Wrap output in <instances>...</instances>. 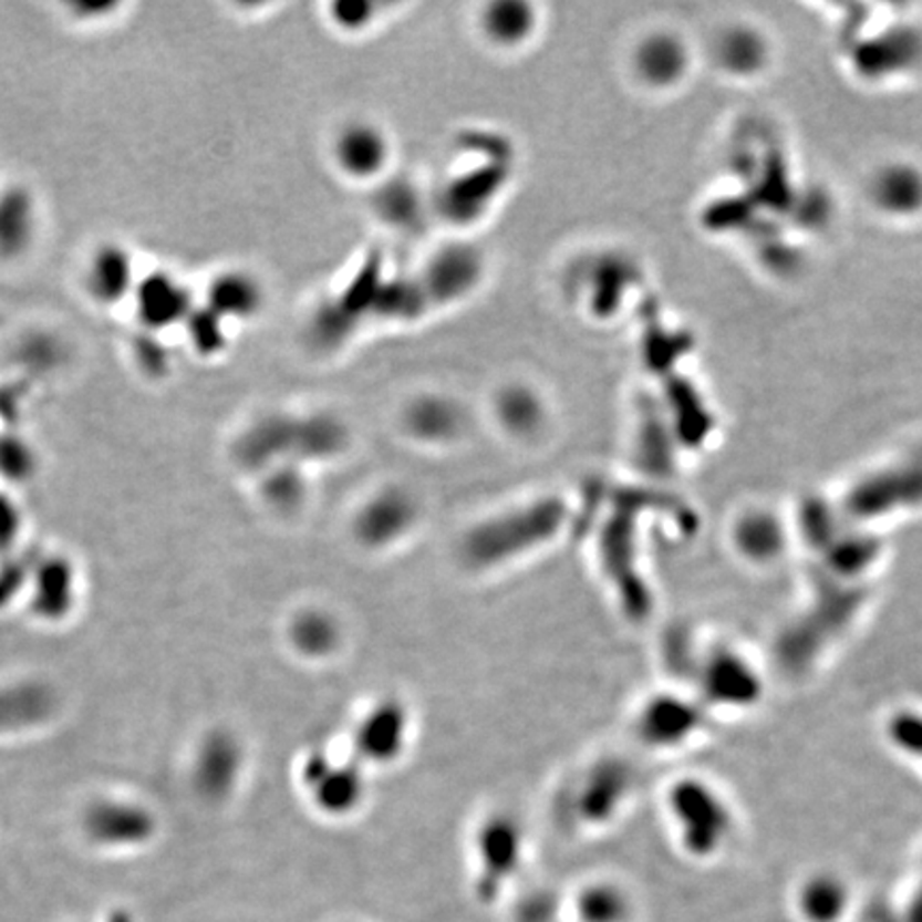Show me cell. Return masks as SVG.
Wrapping results in <instances>:
<instances>
[{
    "label": "cell",
    "mask_w": 922,
    "mask_h": 922,
    "mask_svg": "<svg viewBox=\"0 0 922 922\" xmlns=\"http://www.w3.org/2000/svg\"><path fill=\"white\" fill-rule=\"evenodd\" d=\"M376 204H397L393 208H381L379 211H381V216L387 220L389 225L406 227V229L415 225L418 208H421L417 193L411 186H404V184H395L393 188H385L379 195Z\"/></svg>",
    "instance_id": "18"
},
{
    "label": "cell",
    "mask_w": 922,
    "mask_h": 922,
    "mask_svg": "<svg viewBox=\"0 0 922 922\" xmlns=\"http://www.w3.org/2000/svg\"><path fill=\"white\" fill-rule=\"evenodd\" d=\"M496 415L512 436L528 438L542 429L547 418L545 402L535 389L526 385H508L498 393Z\"/></svg>",
    "instance_id": "11"
},
{
    "label": "cell",
    "mask_w": 922,
    "mask_h": 922,
    "mask_svg": "<svg viewBox=\"0 0 922 922\" xmlns=\"http://www.w3.org/2000/svg\"><path fill=\"white\" fill-rule=\"evenodd\" d=\"M887 739L910 760H922V712L903 707L887 719Z\"/></svg>",
    "instance_id": "17"
},
{
    "label": "cell",
    "mask_w": 922,
    "mask_h": 922,
    "mask_svg": "<svg viewBox=\"0 0 922 922\" xmlns=\"http://www.w3.org/2000/svg\"><path fill=\"white\" fill-rule=\"evenodd\" d=\"M298 630L299 645H303L308 650H314V652H321V654H328L329 650H333L338 639H340L338 628L333 624V620H329L328 615L325 618L310 615L308 620L301 622Z\"/></svg>",
    "instance_id": "19"
},
{
    "label": "cell",
    "mask_w": 922,
    "mask_h": 922,
    "mask_svg": "<svg viewBox=\"0 0 922 922\" xmlns=\"http://www.w3.org/2000/svg\"><path fill=\"white\" fill-rule=\"evenodd\" d=\"M669 807L685 848L696 857L714 854L733 833V811L707 781H680L669 795Z\"/></svg>",
    "instance_id": "1"
},
{
    "label": "cell",
    "mask_w": 922,
    "mask_h": 922,
    "mask_svg": "<svg viewBox=\"0 0 922 922\" xmlns=\"http://www.w3.org/2000/svg\"><path fill=\"white\" fill-rule=\"evenodd\" d=\"M538 15L535 4L503 0L489 4L480 15L483 34L498 48H517L535 34Z\"/></svg>",
    "instance_id": "9"
},
{
    "label": "cell",
    "mask_w": 922,
    "mask_h": 922,
    "mask_svg": "<svg viewBox=\"0 0 922 922\" xmlns=\"http://www.w3.org/2000/svg\"><path fill=\"white\" fill-rule=\"evenodd\" d=\"M317 799L328 814H346L358 805L361 781L353 769L333 767L325 760V769L317 777Z\"/></svg>",
    "instance_id": "15"
},
{
    "label": "cell",
    "mask_w": 922,
    "mask_h": 922,
    "mask_svg": "<svg viewBox=\"0 0 922 922\" xmlns=\"http://www.w3.org/2000/svg\"><path fill=\"white\" fill-rule=\"evenodd\" d=\"M574 914L579 922H625L630 919V901L620 887L594 882L577 893Z\"/></svg>",
    "instance_id": "14"
},
{
    "label": "cell",
    "mask_w": 922,
    "mask_h": 922,
    "mask_svg": "<svg viewBox=\"0 0 922 922\" xmlns=\"http://www.w3.org/2000/svg\"><path fill=\"white\" fill-rule=\"evenodd\" d=\"M406 742V715L395 705H379L361 719L358 747L374 760H391Z\"/></svg>",
    "instance_id": "8"
},
{
    "label": "cell",
    "mask_w": 922,
    "mask_h": 922,
    "mask_svg": "<svg viewBox=\"0 0 922 922\" xmlns=\"http://www.w3.org/2000/svg\"><path fill=\"white\" fill-rule=\"evenodd\" d=\"M703 719L692 703L675 696H660L645 705L641 714V733L648 744L675 747L694 737Z\"/></svg>",
    "instance_id": "5"
},
{
    "label": "cell",
    "mask_w": 922,
    "mask_h": 922,
    "mask_svg": "<svg viewBox=\"0 0 922 922\" xmlns=\"http://www.w3.org/2000/svg\"><path fill=\"white\" fill-rule=\"evenodd\" d=\"M427 273V291L450 301L470 293L480 276V259L470 248L455 246L434 255Z\"/></svg>",
    "instance_id": "6"
},
{
    "label": "cell",
    "mask_w": 922,
    "mask_h": 922,
    "mask_svg": "<svg viewBox=\"0 0 922 922\" xmlns=\"http://www.w3.org/2000/svg\"><path fill=\"white\" fill-rule=\"evenodd\" d=\"M413 521L411 500L402 494L376 498L359 517V535L365 542H389L404 535Z\"/></svg>",
    "instance_id": "10"
},
{
    "label": "cell",
    "mask_w": 922,
    "mask_h": 922,
    "mask_svg": "<svg viewBox=\"0 0 922 922\" xmlns=\"http://www.w3.org/2000/svg\"><path fill=\"white\" fill-rule=\"evenodd\" d=\"M636 71L650 84H671L682 75L684 54L675 39L652 37L645 39L636 50Z\"/></svg>",
    "instance_id": "13"
},
{
    "label": "cell",
    "mask_w": 922,
    "mask_h": 922,
    "mask_svg": "<svg viewBox=\"0 0 922 922\" xmlns=\"http://www.w3.org/2000/svg\"><path fill=\"white\" fill-rule=\"evenodd\" d=\"M786 535L779 521L767 512H752L737 521L735 545L752 562H771L784 551Z\"/></svg>",
    "instance_id": "12"
},
{
    "label": "cell",
    "mask_w": 922,
    "mask_h": 922,
    "mask_svg": "<svg viewBox=\"0 0 922 922\" xmlns=\"http://www.w3.org/2000/svg\"><path fill=\"white\" fill-rule=\"evenodd\" d=\"M464 413L462 408L441 395H425L418 397L404 415L406 429L417 438L427 443H448L455 441L464 429Z\"/></svg>",
    "instance_id": "7"
},
{
    "label": "cell",
    "mask_w": 922,
    "mask_h": 922,
    "mask_svg": "<svg viewBox=\"0 0 922 922\" xmlns=\"http://www.w3.org/2000/svg\"><path fill=\"white\" fill-rule=\"evenodd\" d=\"M703 671V687L707 698L728 707H749L756 703L763 685L760 677L754 671L752 662L735 650L719 648L712 657L701 666Z\"/></svg>",
    "instance_id": "3"
},
{
    "label": "cell",
    "mask_w": 922,
    "mask_h": 922,
    "mask_svg": "<svg viewBox=\"0 0 922 922\" xmlns=\"http://www.w3.org/2000/svg\"><path fill=\"white\" fill-rule=\"evenodd\" d=\"M478 859V889L480 893L496 894L508 880L521 859V835L508 820H496L485 827L476 846Z\"/></svg>",
    "instance_id": "4"
},
{
    "label": "cell",
    "mask_w": 922,
    "mask_h": 922,
    "mask_svg": "<svg viewBox=\"0 0 922 922\" xmlns=\"http://www.w3.org/2000/svg\"><path fill=\"white\" fill-rule=\"evenodd\" d=\"M846 908V889L839 880L818 876L809 880L801 891V910L809 921L829 922Z\"/></svg>",
    "instance_id": "16"
},
{
    "label": "cell",
    "mask_w": 922,
    "mask_h": 922,
    "mask_svg": "<svg viewBox=\"0 0 922 922\" xmlns=\"http://www.w3.org/2000/svg\"><path fill=\"white\" fill-rule=\"evenodd\" d=\"M331 156L340 174L353 179H374L387 169L391 142L374 122L355 120L340 126L333 135Z\"/></svg>",
    "instance_id": "2"
}]
</instances>
